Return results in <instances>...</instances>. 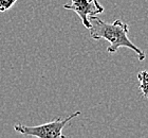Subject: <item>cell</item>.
<instances>
[{"label":"cell","instance_id":"7a4b0ae2","mask_svg":"<svg viewBox=\"0 0 148 138\" xmlns=\"http://www.w3.org/2000/svg\"><path fill=\"white\" fill-rule=\"evenodd\" d=\"M80 115V112L77 110L75 113L67 116L66 118H56L50 122L43 123L36 126H28L23 124H15L14 130L19 134L25 136H33L38 138H66L67 136L62 134V130L72 119Z\"/></svg>","mask_w":148,"mask_h":138},{"label":"cell","instance_id":"277c9868","mask_svg":"<svg viewBox=\"0 0 148 138\" xmlns=\"http://www.w3.org/2000/svg\"><path fill=\"white\" fill-rule=\"evenodd\" d=\"M138 80L140 83V92L144 98L148 99V71H140L138 74Z\"/></svg>","mask_w":148,"mask_h":138},{"label":"cell","instance_id":"3957f363","mask_svg":"<svg viewBox=\"0 0 148 138\" xmlns=\"http://www.w3.org/2000/svg\"><path fill=\"white\" fill-rule=\"evenodd\" d=\"M64 8L76 13L86 29L91 28V22L89 19L90 16L104 13V8L99 4L97 0H71V3L64 4Z\"/></svg>","mask_w":148,"mask_h":138},{"label":"cell","instance_id":"8992f818","mask_svg":"<svg viewBox=\"0 0 148 138\" xmlns=\"http://www.w3.org/2000/svg\"><path fill=\"white\" fill-rule=\"evenodd\" d=\"M90 1H93V0H90Z\"/></svg>","mask_w":148,"mask_h":138},{"label":"cell","instance_id":"5b68a950","mask_svg":"<svg viewBox=\"0 0 148 138\" xmlns=\"http://www.w3.org/2000/svg\"><path fill=\"white\" fill-rule=\"evenodd\" d=\"M17 0H0V12H6L10 10Z\"/></svg>","mask_w":148,"mask_h":138},{"label":"cell","instance_id":"6da1fadb","mask_svg":"<svg viewBox=\"0 0 148 138\" xmlns=\"http://www.w3.org/2000/svg\"><path fill=\"white\" fill-rule=\"evenodd\" d=\"M91 22L90 28V36L93 40H108L110 45L107 48V51L109 53H116L119 48L126 47L129 48L136 53L140 62H143L145 60V53L143 52L142 49L136 47L134 44L129 40L128 32H129V26L123 22L121 19H116L113 22L103 21L102 19L99 18L96 15H92L89 17Z\"/></svg>","mask_w":148,"mask_h":138}]
</instances>
